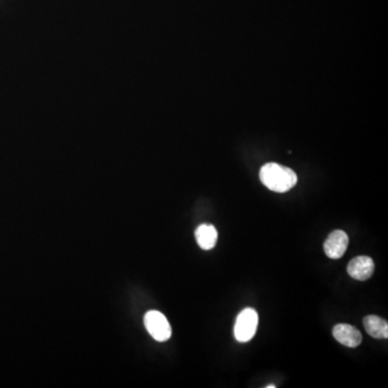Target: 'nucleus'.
I'll return each instance as SVG.
<instances>
[{
	"label": "nucleus",
	"mask_w": 388,
	"mask_h": 388,
	"mask_svg": "<svg viewBox=\"0 0 388 388\" xmlns=\"http://www.w3.org/2000/svg\"><path fill=\"white\" fill-rule=\"evenodd\" d=\"M260 180L270 190L284 193L297 185L298 176L289 167L278 163H268L261 167Z\"/></svg>",
	"instance_id": "1"
},
{
	"label": "nucleus",
	"mask_w": 388,
	"mask_h": 388,
	"mask_svg": "<svg viewBox=\"0 0 388 388\" xmlns=\"http://www.w3.org/2000/svg\"><path fill=\"white\" fill-rule=\"evenodd\" d=\"M258 313L251 307L243 310L239 314L237 323L234 326V335L239 342H249L256 335L258 327Z\"/></svg>",
	"instance_id": "2"
},
{
	"label": "nucleus",
	"mask_w": 388,
	"mask_h": 388,
	"mask_svg": "<svg viewBox=\"0 0 388 388\" xmlns=\"http://www.w3.org/2000/svg\"><path fill=\"white\" fill-rule=\"evenodd\" d=\"M146 329L152 338L158 342H165L171 335V325L163 314L158 311H149L144 319Z\"/></svg>",
	"instance_id": "3"
},
{
	"label": "nucleus",
	"mask_w": 388,
	"mask_h": 388,
	"mask_svg": "<svg viewBox=\"0 0 388 388\" xmlns=\"http://www.w3.org/2000/svg\"><path fill=\"white\" fill-rule=\"evenodd\" d=\"M348 246V237L342 230H335L329 234L328 239L323 244L326 255L331 259H340Z\"/></svg>",
	"instance_id": "4"
},
{
	"label": "nucleus",
	"mask_w": 388,
	"mask_h": 388,
	"mask_svg": "<svg viewBox=\"0 0 388 388\" xmlns=\"http://www.w3.org/2000/svg\"><path fill=\"white\" fill-rule=\"evenodd\" d=\"M373 272L374 262L370 257H356L347 265V273L354 280H369Z\"/></svg>",
	"instance_id": "5"
},
{
	"label": "nucleus",
	"mask_w": 388,
	"mask_h": 388,
	"mask_svg": "<svg viewBox=\"0 0 388 388\" xmlns=\"http://www.w3.org/2000/svg\"><path fill=\"white\" fill-rule=\"evenodd\" d=\"M332 335L335 340L341 344L345 345V346L354 348V347L360 346L362 344V333L357 330L355 327L347 325V323H339V325L335 326Z\"/></svg>",
	"instance_id": "6"
},
{
	"label": "nucleus",
	"mask_w": 388,
	"mask_h": 388,
	"mask_svg": "<svg viewBox=\"0 0 388 388\" xmlns=\"http://www.w3.org/2000/svg\"><path fill=\"white\" fill-rule=\"evenodd\" d=\"M196 239L201 248L210 251L214 248L217 243V230L212 224H201L196 230Z\"/></svg>",
	"instance_id": "7"
},
{
	"label": "nucleus",
	"mask_w": 388,
	"mask_h": 388,
	"mask_svg": "<svg viewBox=\"0 0 388 388\" xmlns=\"http://www.w3.org/2000/svg\"><path fill=\"white\" fill-rule=\"evenodd\" d=\"M364 329L372 338L387 339L388 323L379 316L369 315L364 319Z\"/></svg>",
	"instance_id": "8"
},
{
	"label": "nucleus",
	"mask_w": 388,
	"mask_h": 388,
	"mask_svg": "<svg viewBox=\"0 0 388 388\" xmlns=\"http://www.w3.org/2000/svg\"><path fill=\"white\" fill-rule=\"evenodd\" d=\"M267 388H275V386L274 385H269V386H267Z\"/></svg>",
	"instance_id": "9"
}]
</instances>
